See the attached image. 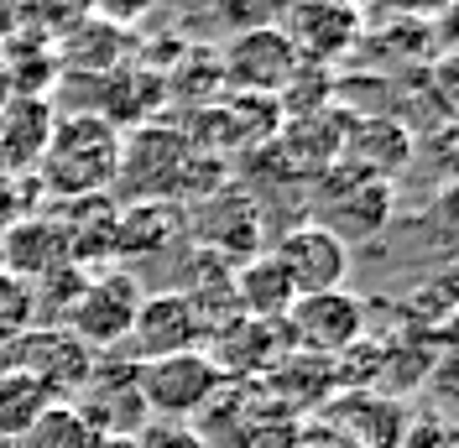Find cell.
I'll list each match as a JSON object with an SVG mask.
<instances>
[{
  "label": "cell",
  "instance_id": "cell-3",
  "mask_svg": "<svg viewBox=\"0 0 459 448\" xmlns=\"http://www.w3.org/2000/svg\"><path fill=\"white\" fill-rule=\"evenodd\" d=\"M225 370L209 360V349H183V355H162V360L136 365V392H142L146 418H172L188 422L220 396Z\"/></svg>",
  "mask_w": 459,
  "mask_h": 448
},
{
  "label": "cell",
  "instance_id": "cell-19",
  "mask_svg": "<svg viewBox=\"0 0 459 448\" xmlns=\"http://www.w3.org/2000/svg\"><path fill=\"white\" fill-rule=\"evenodd\" d=\"M131 47H136V37L126 27H115L110 16H100V11L53 42L57 73H115V68H126Z\"/></svg>",
  "mask_w": 459,
  "mask_h": 448
},
{
  "label": "cell",
  "instance_id": "cell-36",
  "mask_svg": "<svg viewBox=\"0 0 459 448\" xmlns=\"http://www.w3.org/2000/svg\"><path fill=\"white\" fill-rule=\"evenodd\" d=\"M89 448H136V438H120V433H110V438H94Z\"/></svg>",
  "mask_w": 459,
  "mask_h": 448
},
{
  "label": "cell",
  "instance_id": "cell-13",
  "mask_svg": "<svg viewBox=\"0 0 459 448\" xmlns=\"http://www.w3.org/2000/svg\"><path fill=\"white\" fill-rule=\"evenodd\" d=\"M272 255H277V266L287 271V281H292L298 297L334 292V287H344V277H350V246L314 220L292 224L282 240L272 246Z\"/></svg>",
  "mask_w": 459,
  "mask_h": 448
},
{
  "label": "cell",
  "instance_id": "cell-21",
  "mask_svg": "<svg viewBox=\"0 0 459 448\" xmlns=\"http://www.w3.org/2000/svg\"><path fill=\"white\" fill-rule=\"evenodd\" d=\"M292 281L287 271L277 266V255L261 251L251 261H240V266H230V303L240 318H261V323H282L287 308H292Z\"/></svg>",
  "mask_w": 459,
  "mask_h": 448
},
{
  "label": "cell",
  "instance_id": "cell-39",
  "mask_svg": "<svg viewBox=\"0 0 459 448\" xmlns=\"http://www.w3.org/2000/svg\"><path fill=\"white\" fill-rule=\"evenodd\" d=\"M0 448H16V444H5V438H0Z\"/></svg>",
  "mask_w": 459,
  "mask_h": 448
},
{
  "label": "cell",
  "instance_id": "cell-29",
  "mask_svg": "<svg viewBox=\"0 0 459 448\" xmlns=\"http://www.w3.org/2000/svg\"><path fill=\"white\" fill-rule=\"evenodd\" d=\"M31 323H37V303H31V287L0 271V344H5V339H16L22 329H31Z\"/></svg>",
  "mask_w": 459,
  "mask_h": 448
},
{
  "label": "cell",
  "instance_id": "cell-28",
  "mask_svg": "<svg viewBox=\"0 0 459 448\" xmlns=\"http://www.w3.org/2000/svg\"><path fill=\"white\" fill-rule=\"evenodd\" d=\"M94 11H100V0H16L22 31H37L48 42H57L63 31H74L79 22H89Z\"/></svg>",
  "mask_w": 459,
  "mask_h": 448
},
{
  "label": "cell",
  "instance_id": "cell-2",
  "mask_svg": "<svg viewBox=\"0 0 459 448\" xmlns=\"http://www.w3.org/2000/svg\"><path fill=\"white\" fill-rule=\"evenodd\" d=\"M120 136L110 120L100 115H57L48 146L37 157V188L48 203L57 198H89V194H115V177H120Z\"/></svg>",
  "mask_w": 459,
  "mask_h": 448
},
{
  "label": "cell",
  "instance_id": "cell-34",
  "mask_svg": "<svg viewBox=\"0 0 459 448\" xmlns=\"http://www.w3.org/2000/svg\"><path fill=\"white\" fill-rule=\"evenodd\" d=\"M455 0H386V11L392 16H407V22H433V16H444Z\"/></svg>",
  "mask_w": 459,
  "mask_h": 448
},
{
  "label": "cell",
  "instance_id": "cell-14",
  "mask_svg": "<svg viewBox=\"0 0 459 448\" xmlns=\"http://www.w3.org/2000/svg\"><path fill=\"white\" fill-rule=\"evenodd\" d=\"M68 266H100L115 255V220H120V198L115 194H89V198H57L48 203Z\"/></svg>",
  "mask_w": 459,
  "mask_h": 448
},
{
  "label": "cell",
  "instance_id": "cell-17",
  "mask_svg": "<svg viewBox=\"0 0 459 448\" xmlns=\"http://www.w3.org/2000/svg\"><path fill=\"white\" fill-rule=\"evenodd\" d=\"M329 427L350 438L355 448H402V433H407V407L397 396H381V392H340L329 396Z\"/></svg>",
  "mask_w": 459,
  "mask_h": 448
},
{
  "label": "cell",
  "instance_id": "cell-37",
  "mask_svg": "<svg viewBox=\"0 0 459 448\" xmlns=\"http://www.w3.org/2000/svg\"><path fill=\"white\" fill-rule=\"evenodd\" d=\"M5 99H11V89H5V73H0V105H5Z\"/></svg>",
  "mask_w": 459,
  "mask_h": 448
},
{
  "label": "cell",
  "instance_id": "cell-5",
  "mask_svg": "<svg viewBox=\"0 0 459 448\" xmlns=\"http://www.w3.org/2000/svg\"><path fill=\"white\" fill-rule=\"evenodd\" d=\"M314 214H318L314 224L340 235L344 246L350 240H371L386 224V214H392V183L334 162L324 177H314Z\"/></svg>",
  "mask_w": 459,
  "mask_h": 448
},
{
  "label": "cell",
  "instance_id": "cell-35",
  "mask_svg": "<svg viewBox=\"0 0 459 448\" xmlns=\"http://www.w3.org/2000/svg\"><path fill=\"white\" fill-rule=\"evenodd\" d=\"M16 31H22V22H16V0H0V47H5Z\"/></svg>",
  "mask_w": 459,
  "mask_h": 448
},
{
  "label": "cell",
  "instance_id": "cell-16",
  "mask_svg": "<svg viewBox=\"0 0 459 448\" xmlns=\"http://www.w3.org/2000/svg\"><path fill=\"white\" fill-rule=\"evenodd\" d=\"M340 162L366 172V177L392 183L412 162V131L397 115H350V131L340 141Z\"/></svg>",
  "mask_w": 459,
  "mask_h": 448
},
{
  "label": "cell",
  "instance_id": "cell-23",
  "mask_svg": "<svg viewBox=\"0 0 459 448\" xmlns=\"http://www.w3.org/2000/svg\"><path fill=\"white\" fill-rule=\"evenodd\" d=\"M53 99H27V94H11L0 105V168L5 172H31L42 146H48V131H53Z\"/></svg>",
  "mask_w": 459,
  "mask_h": 448
},
{
  "label": "cell",
  "instance_id": "cell-20",
  "mask_svg": "<svg viewBox=\"0 0 459 448\" xmlns=\"http://www.w3.org/2000/svg\"><path fill=\"white\" fill-rule=\"evenodd\" d=\"M261 392L272 396L277 407H282L287 418H314L329 407V396H334V381H329V360H318V355H298V349H287L282 360L272 365L266 375H261Z\"/></svg>",
  "mask_w": 459,
  "mask_h": 448
},
{
  "label": "cell",
  "instance_id": "cell-10",
  "mask_svg": "<svg viewBox=\"0 0 459 448\" xmlns=\"http://www.w3.org/2000/svg\"><path fill=\"white\" fill-rule=\"evenodd\" d=\"M298 63H318V68H334L360 37H366V16L355 5H334V0H292L277 22Z\"/></svg>",
  "mask_w": 459,
  "mask_h": 448
},
{
  "label": "cell",
  "instance_id": "cell-15",
  "mask_svg": "<svg viewBox=\"0 0 459 448\" xmlns=\"http://www.w3.org/2000/svg\"><path fill=\"white\" fill-rule=\"evenodd\" d=\"M287 349L292 344H287L282 323H261V318H240V313L209 334V360L225 370V381H261Z\"/></svg>",
  "mask_w": 459,
  "mask_h": 448
},
{
  "label": "cell",
  "instance_id": "cell-18",
  "mask_svg": "<svg viewBox=\"0 0 459 448\" xmlns=\"http://www.w3.org/2000/svg\"><path fill=\"white\" fill-rule=\"evenodd\" d=\"M57 266H68V251H63V235H57V224L48 209H37V214L0 229V271L5 277H16L31 287V281H42Z\"/></svg>",
  "mask_w": 459,
  "mask_h": 448
},
{
  "label": "cell",
  "instance_id": "cell-8",
  "mask_svg": "<svg viewBox=\"0 0 459 448\" xmlns=\"http://www.w3.org/2000/svg\"><path fill=\"white\" fill-rule=\"evenodd\" d=\"M79 418L94 427V438H136L146 422V407H142V392H136V365L126 360L120 349H105L94 355V370H89L84 392L74 396Z\"/></svg>",
  "mask_w": 459,
  "mask_h": 448
},
{
  "label": "cell",
  "instance_id": "cell-38",
  "mask_svg": "<svg viewBox=\"0 0 459 448\" xmlns=\"http://www.w3.org/2000/svg\"><path fill=\"white\" fill-rule=\"evenodd\" d=\"M334 5H355V11H360V5H371V0H334Z\"/></svg>",
  "mask_w": 459,
  "mask_h": 448
},
{
  "label": "cell",
  "instance_id": "cell-24",
  "mask_svg": "<svg viewBox=\"0 0 459 448\" xmlns=\"http://www.w3.org/2000/svg\"><path fill=\"white\" fill-rule=\"evenodd\" d=\"M0 73L11 94H27V99H48L57 84V53L48 37L37 31H16L5 47H0Z\"/></svg>",
  "mask_w": 459,
  "mask_h": 448
},
{
  "label": "cell",
  "instance_id": "cell-33",
  "mask_svg": "<svg viewBox=\"0 0 459 448\" xmlns=\"http://www.w3.org/2000/svg\"><path fill=\"white\" fill-rule=\"evenodd\" d=\"M292 448H355V444H350V438H340L329 422H303V427H298V444H292Z\"/></svg>",
  "mask_w": 459,
  "mask_h": 448
},
{
  "label": "cell",
  "instance_id": "cell-7",
  "mask_svg": "<svg viewBox=\"0 0 459 448\" xmlns=\"http://www.w3.org/2000/svg\"><path fill=\"white\" fill-rule=\"evenodd\" d=\"M287 344L298 355H318V360H334L340 349H350L355 339H366V303L355 292H314V297H292V308L282 318Z\"/></svg>",
  "mask_w": 459,
  "mask_h": 448
},
{
  "label": "cell",
  "instance_id": "cell-26",
  "mask_svg": "<svg viewBox=\"0 0 459 448\" xmlns=\"http://www.w3.org/2000/svg\"><path fill=\"white\" fill-rule=\"evenodd\" d=\"M334 68H318V63H298L292 68V79L282 84V94H277V110H282V120H303V115H324L334 110Z\"/></svg>",
  "mask_w": 459,
  "mask_h": 448
},
{
  "label": "cell",
  "instance_id": "cell-6",
  "mask_svg": "<svg viewBox=\"0 0 459 448\" xmlns=\"http://www.w3.org/2000/svg\"><path fill=\"white\" fill-rule=\"evenodd\" d=\"M142 297L146 292L131 271H100V277L84 281V292L74 297V308L63 313V329L79 339V344H89L94 355L120 349L126 334H131V323H136Z\"/></svg>",
  "mask_w": 459,
  "mask_h": 448
},
{
  "label": "cell",
  "instance_id": "cell-25",
  "mask_svg": "<svg viewBox=\"0 0 459 448\" xmlns=\"http://www.w3.org/2000/svg\"><path fill=\"white\" fill-rule=\"evenodd\" d=\"M48 407H53V392H48L37 375L11 370V365L0 370V438H5V444H16Z\"/></svg>",
  "mask_w": 459,
  "mask_h": 448
},
{
  "label": "cell",
  "instance_id": "cell-27",
  "mask_svg": "<svg viewBox=\"0 0 459 448\" xmlns=\"http://www.w3.org/2000/svg\"><path fill=\"white\" fill-rule=\"evenodd\" d=\"M89 444H94V427L79 418L74 401H53V407L16 438V448H89Z\"/></svg>",
  "mask_w": 459,
  "mask_h": 448
},
{
  "label": "cell",
  "instance_id": "cell-9",
  "mask_svg": "<svg viewBox=\"0 0 459 448\" xmlns=\"http://www.w3.org/2000/svg\"><path fill=\"white\" fill-rule=\"evenodd\" d=\"M188 209H194V214H188V240H194L199 251L220 255V261H230V266L261 255V209H256V198H246L240 188H220V194L199 198V203H188Z\"/></svg>",
  "mask_w": 459,
  "mask_h": 448
},
{
  "label": "cell",
  "instance_id": "cell-12",
  "mask_svg": "<svg viewBox=\"0 0 459 448\" xmlns=\"http://www.w3.org/2000/svg\"><path fill=\"white\" fill-rule=\"evenodd\" d=\"M298 68V53L277 27L261 31H235L220 53V73H225L230 94H256V99H277L282 84Z\"/></svg>",
  "mask_w": 459,
  "mask_h": 448
},
{
  "label": "cell",
  "instance_id": "cell-11",
  "mask_svg": "<svg viewBox=\"0 0 459 448\" xmlns=\"http://www.w3.org/2000/svg\"><path fill=\"white\" fill-rule=\"evenodd\" d=\"M183 349H204V318L199 308L168 287V292H152L142 297L136 308V323L120 344V355L131 365H146V360H162V355H183Z\"/></svg>",
  "mask_w": 459,
  "mask_h": 448
},
{
  "label": "cell",
  "instance_id": "cell-30",
  "mask_svg": "<svg viewBox=\"0 0 459 448\" xmlns=\"http://www.w3.org/2000/svg\"><path fill=\"white\" fill-rule=\"evenodd\" d=\"M37 198H42V188H37L31 172H5L0 168V229L16 224V220H27V214H37Z\"/></svg>",
  "mask_w": 459,
  "mask_h": 448
},
{
  "label": "cell",
  "instance_id": "cell-40",
  "mask_svg": "<svg viewBox=\"0 0 459 448\" xmlns=\"http://www.w3.org/2000/svg\"><path fill=\"white\" fill-rule=\"evenodd\" d=\"M0 370H5V365H0Z\"/></svg>",
  "mask_w": 459,
  "mask_h": 448
},
{
  "label": "cell",
  "instance_id": "cell-31",
  "mask_svg": "<svg viewBox=\"0 0 459 448\" xmlns=\"http://www.w3.org/2000/svg\"><path fill=\"white\" fill-rule=\"evenodd\" d=\"M287 5L292 0H220V16H225L230 31H261V27H277Z\"/></svg>",
  "mask_w": 459,
  "mask_h": 448
},
{
  "label": "cell",
  "instance_id": "cell-32",
  "mask_svg": "<svg viewBox=\"0 0 459 448\" xmlns=\"http://www.w3.org/2000/svg\"><path fill=\"white\" fill-rule=\"evenodd\" d=\"M402 448H455V427H449L444 418L407 422V433H402Z\"/></svg>",
  "mask_w": 459,
  "mask_h": 448
},
{
  "label": "cell",
  "instance_id": "cell-4",
  "mask_svg": "<svg viewBox=\"0 0 459 448\" xmlns=\"http://www.w3.org/2000/svg\"><path fill=\"white\" fill-rule=\"evenodd\" d=\"M0 365L37 375L53 392V401H74L84 392L89 370H94V349L79 344L63 323H31V329H22L16 339L0 344Z\"/></svg>",
  "mask_w": 459,
  "mask_h": 448
},
{
  "label": "cell",
  "instance_id": "cell-1",
  "mask_svg": "<svg viewBox=\"0 0 459 448\" xmlns=\"http://www.w3.org/2000/svg\"><path fill=\"white\" fill-rule=\"evenodd\" d=\"M115 188L126 194V203H199V198L225 188V162L204 157L188 146V136L172 120H146L136 131L120 136V177Z\"/></svg>",
  "mask_w": 459,
  "mask_h": 448
},
{
  "label": "cell",
  "instance_id": "cell-22",
  "mask_svg": "<svg viewBox=\"0 0 459 448\" xmlns=\"http://www.w3.org/2000/svg\"><path fill=\"white\" fill-rule=\"evenodd\" d=\"M188 235V209L183 203H120L115 220V255H168Z\"/></svg>",
  "mask_w": 459,
  "mask_h": 448
}]
</instances>
